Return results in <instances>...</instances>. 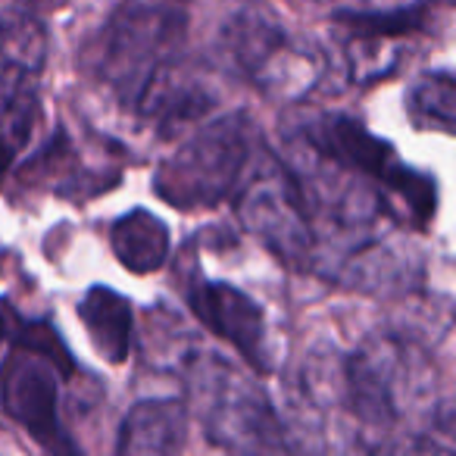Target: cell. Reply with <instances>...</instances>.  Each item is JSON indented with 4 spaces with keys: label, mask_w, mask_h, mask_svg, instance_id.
<instances>
[{
    "label": "cell",
    "mask_w": 456,
    "mask_h": 456,
    "mask_svg": "<svg viewBox=\"0 0 456 456\" xmlns=\"http://www.w3.org/2000/svg\"><path fill=\"white\" fill-rule=\"evenodd\" d=\"M188 13L184 0H119L97 47V76L122 107L138 110L178 66Z\"/></svg>",
    "instance_id": "obj_1"
},
{
    "label": "cell",
    "mask_w": 456,
    "mask_h": 456,
    "mask_svg": "<svg viewBox=\"0 0 456 456\" xmlns=\"http://www.w3.org/2000/svg\"><path fill=\"white\" fill-rule=\"evenodd\" d=\"M184 394L213 444L238 456H288L291 444L269 397L254 379L209 350L184 360Z\"/></svg>",
    "instance_id": "obj_2"
},
{
    "label": "cell",
    "mask_w": 456,
    "mask_h": 456,
    "mask_svg": "<svg viewBox=\"0 0 456 456\" xmlns=\"http://www.w3.org/2000/svg\"><path fill=\"white\" fill-rule=\"evenodd\" d=\"M306 147L325 157L329 163L347 169L350 175H360L379 191V200L385 216L406 225H428L435 216V182L425 172L410 169L394 157L391 144L375 138L372 132L360 126L350 116H322L313 126L300 132Z\"/></svg>",
    "instance_id": "obj_3"
},
{
    "label": "cell",
    "mask_w": 456,
    "mask_h": 456,
    "mask_svg": "<svg viewBox=\"0 0 456 456\" xmlns=\"http://www.w3.org/2000/svg\"><path fill=\"white\" fill-rule=\"evenodd\" d=\"M254 144L244 116H222L197 128L175 153L159 163L153 191L175 209H209L235 197L244 182Z\"/></svg>",
    "instance_id": "obj_4"
},
{
    "label": "cell",
    "mask_w": 456,
    "mask_h": 456,
    "mask_svg": "<svg viewBox=\"0 0 456 456\" xmlns=\"http://www.w3.org/2000/svg\"><path fill=\"white\" fill-rule=\"evenodd\" d=\"M228 69L275 101H300L319 82V57L304 38L266 10H244L219 35Z\"/></svg>",
    "instance_id": "obj_5"
},
{
    "label": "cell",
    "mask_w": 456,
    "mask_h": 456,
    "mask_svg": "<svg viewBox=\"0 0 456 456\" xmlns=\"http://www.w3.org/2000/svg\"><path fill=\"white\" fill-rule=\"evenodd\" d=\"M235 213L250 235L269 248L288 269H313L316 263V232L310 209L288 163L260 151L250 159L244 182L235 194Z\"/></svg>",
    "instance_id": "obj_6"
},
{
    "label": "cell",
    "mask_w": 456,
    "mask_h": 456,
    "mask_svg": "<svg viewBox=\"0 0 456 456\" xmlns=\"http://www.w3.org/2000/svg\"><path fill=\"white\" fill-rule=\"evenodd\" d=\"M422 375L406 341L375 331L341 362V403L362 428H394L422 394Z\"/></svg>",
    "instance_id": "obj_7"
},
{
    "label": "cell",
    "mask_w": 456,
    "mask_h": 456,
    "mask_svg": "<svg viewBox=\"0 0 456 456\" xmlns=\"http://www.w3.org/2000/svg\"><path fill=\"white\" fill-rule=\"evenodd\" d=\"M63 369L41 350L16 341L0 366V406L20 422L47 456H85L60 419V387Z\"/></svg>",
    "instance_id": "obj_8"
},
{
    "label": "cell",
    "mask_w": 456,
    "mask_h": 456,
    "mask_svg": "<svg viewBox=\"0 0 456 456\" xmlns=\"http://www.w3.org/2000/svg\"><path fill=\"white\" fill-rule=\"evenodd\" d=\"M188 306L216 338L232 344L254 372H269L266 319L248 294L222 281L197 279L188 288Z\"/></svg>",
    "instance_id": "obj_9"
},
{
    "label": "cell",
    "mask_w": 456,
    "mask_h": 456,
    "mask_svg": "<svg viewBox=\"0 0 456 456\" xmlns=\"http://www.w3.org/2000/svg\"><path fill=\"white\" fill-rule=\"evenodd\" d=\"M47 60V32L35 20L0 22V116L10 103L35 91Z\"/></svg>",
    "instance_id": "obj_10"
},
{
    "label": "cell",
    "mask_w": 456,
    "mask_h": 456,
    "mask_svg": "<svg viewBox=\"0 0 456 456\" xmlns=\"http://www.w3.org/2000/svg\"><path fill=\"white\" fill-rule=\"evenodd\" d=\"M184 425L188 416L178 400H141L122 419L116 456H182Z\"/></svg>",
    "instance_id": "obj_11"
},
{
    "label": "cell",
    "mask_w": 456,
    "mask_h": 456,
    "mask_svg": "<svg viewBox=\"0 0 456 456\" xmlns=\"http://www.w3.org/2000/svg\"><path fill=\"white\" fill-rule=\"evenodd\" d=\"M78 319L85 322V331L103 360H128L134 344V322L132 304L122 294H116L113 288H91L78 304Z\"/></svg>",
    "instance_id": "obj_12"
},
{
    "label": "cell",
    "mask_w": 456,
    "mask_h": 456,
    "mask_svg": "<svg viewBox=\"0 0 456 456\" xmlns=\"http://www.w3.org/2000/svg\"><path fill=\"white\" fill-rule=\"evenodd\" d=\"M110 244H113L116 260L134 275L157 273L169 260V228L147 209H132L119 216L110 232Z\"/></svg>",
    "instance_id": "obj_13"
},
{
    "label": "cell",
    "mask_w": 456,
    "mask_h": 456,
    "mask_svg": "<svg viewBox=\"0 0 456 456\" xmlns=\"http://www.w3.org/2000/svg\"><path fill=\"white\" fill-rule=\"evenodd\" d=\"M406 116L419 132L456 134V76L425 72L406 91Z\"/></svg>",
    "instance_id": "obj_14"
},
{
    "label": "cell",
    "mask_w": 456,
    "mask_h": 456,
    "mask_svg": "<svg viewBox=\"0 0 456 456\" xmlns=\"http://www.w3.org/2000/svg\"><path fill=\"white\" fill-rule=\"evenodd\" d=\"M41 119V103L38 91H28L16 103H10L7 113L0 116V178H7L13 172L16 159L28 151L35 128Z\"/></svg>",
    "instance_id": "obj_15"
},
{
    "label": "cell",
    "mask_w": 456,
    "mask_h": 456,
    "mask_svg": "<svg viewBox=\"0 0 456 456\" xmlns=\"http://www.w3.org/2000/svg\"><path fill=\"white\" fill-rule=\"evenodd\" d=\"M338 22L344 32L362 35V38H381V41H397L403 35L422 32L425 28V10L422 7H406V10H385V13H341Z\"/></svg>",
    "instance_id": "obj_16"
},
{
    "label": "cell",
    "mask_w": 456,
    "mask_h": 456,
    "mask_svg": "<svg viewBox=\"0 0 456 456\" xmlns=\"http://www.w3.org/2000/svg\"><path fill=\"white\" fill-rule=\"evenodd\" d=\"M347 60H350V76L354 82H375V78L387 76L397 66L400 53L394 41L381 38H362V35H350Z\"/></svg>",
    "instance_id": "obj_17"
},
{
    "label": "cell",
    "mask_w": 456,
    "mask_h": 456,
    "mask_svg": "<svg viewBox=\"0 0 456 456\" xmlns=\"http://www.w3.org/2000/svg\"><path fill=\"white\" fill-rule=\"evenodd\" d=\"M385 456H453L444 441L435 437H403V441H394L385 450Z\"/></svg>",
    "instance_id": "obj_18"
},
{
    "label": "cell",
    "mask_w": 456,
    "mask_h": 456,
    "mask_svg": "<svg viewBox=\"0 0 456 456\" xmlns=\"http://www.w3.org/2000/svg\"><path fill=\"white\" fill-rule=\"evenodd\" d=\"M16 319H13V313H10V306H0V344L7 341L10 335L16 331Z\"/></svg>",
    "instance_id": "obj_19"
},
{
    "label": "cell",
    "mask_w": 456,
    "mask_h": 456,
    "mask_svg": "<svg viewBox=\"0 0 456 456\" xmlns=\"http://www.w3.org/2000/svg\"><path fill=\"white\" fill-rule=\"evenodd\" d=\"M22 4H28V7H35V10H53V7H63V0H22Z\"/></svg>",
    "instance_id": "obj_20"
},
{
    "label": "cell",
    "mask_w": 456,
    "mask_h": 456,
    "mask_svg": "<svg viewBox=\"0 0 456 456\" xmlns=\"http://www.w3.org/2000/svg\"><path fill=\"white\" fill-rule=\"evenodd\" d=\"M450 447V453L456 456V410H453V416H450V428H447V441H444Z\"/></svg>",
    "instance_id": "obj_21"
}]
</instances>
